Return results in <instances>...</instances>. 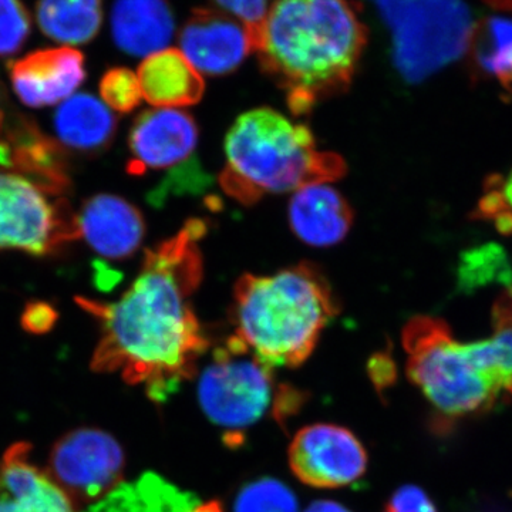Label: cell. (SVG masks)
<instances>
[{"label": "cell", "instance_id": "obj_1", "mask_svg": "<svg viewBox=\"0 0 512 512\" xmlns=\"http://www.w3.org/2000/svg\"><path fill=\"white\" fill-rule=\"evenodd\" d=\"M205 234L207 224L195 218L148 249L140 275L119 301L77 296V305L100 325L94 372L120 373L156 403L170 399L194 375L210 346L192 309L204 278L200 244Z\"/></svg>", "mask_w": 512, "mask_h": 512}, {"label": "cell", "instance_id": "obj_2", "mask_svg": "<svg viewBox=\"0 0 512 512\" xmlns=\"http://www.w3.org/2000/svg\"><path fill=\"white\" fill-rule=\"evenodd\" d=\"M249 35L262 70L302 116L349 89L369 30L350 0H274Z\"/></svg>", "mask_w": 512, "mask_h": 512}, {"label": "cell", "instance_id": "obj_3", "mask_svg": "<svg viewBox=\"0 0 512 512\" xmlns=\"http://www.w3.org/2000/svg\"><path fill=\"white\" fill-rule=\"evenodd\" d=\"M339 313L325 276L311 264L271 276L244 275L234 289L232 339L271 367H296L312 355Z\"/></svg>", "mask_w": 512, "mask_h": 512}, {"label": "cell", "instance_id": "obj_4", "mask_svg": "<svg viewBox=\"0 0 512 512\" xmlns=\"http://www.w3.org/2000/svg\"><path fill=\"white\" fill-rule=\"evenodd\" d=\"M346 171L342 157L318 150L308 127L262 107L239 116L228 131L220 185L249 207L265 195L339 180Z\"/></svg>", "mask_w": 512, "mask_h": 512}, {"label": "cell", "instance_id": "obj_5", "mask_svg": "<svg viewBox=\"0 0 512 512\" xmlns=\"http://www.w3.org/2000/svg\"><path fill=\"white\" fill-rule=\"evenodd\" d=\"M402 340L407 376L443 419L477 416L493 407L500 387L478 369L444 320L416 316L404 326Z\"/></svg>", "mask_w": 512, "mask_h": 512}, {"label": "cell", "instance_id": "obj_6", "mask_svg": "<svg viewBox=\"0 0 512 512\" xmlns=\"http://www.w3.org/2000/svg\"><path fill=\"white\" fill-rule=\"evenodd\" d=\"M383 19L392 29L394 66L410 83L463 55L473 32L464 0H406Z\"/></svg>", "mask_w": 512, "mask_h": 512}, {"label": "cell", "instance_id": "obj_7", "mask_svg": "<svg viewBox=\"0 0 512 512\" xmlns=\"http://www.w3.org/2000/svg\"><path fill=\"white\" fill-rule=\"evenodd\" d=\"M198 399L208 419L227 430H242L274 409L284 399L276 389L271 367L229 339L202 372Z\"/></svg>", "mask_w": 512, "mask_h": 512}, {"label": "cell", "instance_id": "obj_8", "mask_svg": "<svg viewBox=\"0 0 512 512\" xmlns=\"http://www.w3.org/2000/svg\"><path fill=\"white\" fill-rule=\"evenodd\" d=\"M80 238L77 215L16 173H0V251L49 256Z\"/></svg>", "mask_w": 512, "mask_h": 512}, {"label": "cell", "instance_id": "obj_9", "mask_svg": "<svg viewBox=\"0 0 512 512\" xmlns=\"http://www.w3.org/2000/svg\"><path fill=\"white\" fill-rule=\"evenodd\" d=\"M123 470V450L110 434L80 429L57 441L50 453L47 474L76 507L114 490Z\"/></svg>", "mask_w": 512, "mask_h": 512}, {"label": "cell", "instance_id": "obj_10", "mask_svg": "<svg viewBox=\"0 0 512 512\" xmlns=\"http://www.w3.org/2000/svg\"><path fill=\"white\" fill-rule=\"evenodd\" d=\"M289 466L309 487L340 488L363 477L367 454L349 430L335 424H312L293 437Z\"/></svg>", "mask_w": 512, "mask_h": 512}, {"label": "cell", "instance_id": "obj_11", "mask_svg": "<svg viewBox=\"0 0 512 512\" xmlns=\"http://www.w3.org/2000/svg\"><path fill=\"white\" fill-rule=\"evenodd\" d=\"M197 144L198 127L190 114L180 109L144 111L134 121L128 138V174L178 167L190 160Z\"/></svg>", "mask_w": 512, "mask_h": 512}, {"label": "cell", "instance_id": "obj_12", "mask_svg": "<svg viewBox=\"0 0 512 512\" xmlns=\"http://www.w3.org/2000/svg\"><path fill=\"white\" fill-rule=\"evenodd\" d=\"M181 52L200 73L222 76L234 72L252 53L244 23L218 10H192L180 35Z\"/></svg>", "mask_w": 512, "mask_h": 512}, {"label": "cell", "instance_id": "obj_13", "mask_svg": "<svg viewBox=\"0 0 512 512\" xmlns=\"http://www.w3.org/2000/svg\"><path fill=\"white\" fill-rule=\"evenodd\" d=\"M13 90L26 106H53L72 96L86 79V60L73 47H50L9 63Z\"/></svg>", "mask_w": 512, "mask_h": 512}, {"label": "cell", "instance_id": "obj_14", "mask_svg": "<svg viewBox=\"0 0 512 512\" xmlns=\"http://www.w3.org/2000/svg\"><path fill=\"white\" fill-rule=\"evenodd\" d=\"M0 140L8 144L16 174L53 197L69 190L70 178L62 147L22 114H0Z\"/></svg>", "mask_w": 512, "mask_h": 512}, {"label": "cell", "instance_id": "obj_15", "mask_svg": "<svg viewBox=\"0 0 512 512\" xmlns=\"http://www.w3.org/2000/svg\"><path fill=\"white\" fill-rule=\"evenodd\" d=\"M80 238L97 254L123 261L136 254L146 234L143 214L119 195L99 194L89 198L77 215Z\"/></svg>", "mask_w": 512, "mask_h": 512}, {"label": "cell", "instance_id": "obj_16", "mask_svg": "<svg viewBox=\"0 0 512 512\" xmlns=\"http://www.w3.org/2000/svg\"><path fill=\"white\" fill-rule=\"evenodd\" d=\"M32 447L13 444L0 458V512H74L62 488L30 463Z\"/></svg>", "mask_w": 512, "mask_h": 512}, {"label": "cell", "instance_id": "obj_17", "mask_svg": "<svg viewBox=\"0 0 512 512\" xmlns=\"http://www.w3.org/2000/svg\"><path fill=\"white\" fill-rule=\"evenodd\" d=\"M296 237L312 247H332L346 238L353 211L346 198L326 184H312L295 191L288 210Z\"/></svg>", "mask_w": 512, "mask_h": 512}, {"label": "cell", "instance_id": "obj_18", "mask_svg": "<svg viewBox=\"0 0 512 512\" xmlns=\"http://www.w3.org/2000/svg\"><path fill=\"white\" fill-rule=\"evenodd\" d=\"M110 23L116 46L137 57L164 50L175 30L173 10L167 0H116Z\"/></svg>", "mask_w": 512, "mask_h": 512}, {"label": "cell", "instance_id": "obj_19", "mask_svg": "<svg viewBox=\"0 0 512 512\" xmlns=\"http://www.w3.org/2000/svg\"><path fill=\"white\" fill-rule=\"evenodd\" d=\"M141 96L158 109H181L202 99L205 83L181 50L164 49L138 67Z\"/></svg>", "mask_w": 512, "mask_h": 512}, {"label": "cell", "instance_id": "obj_20", "mask_svg": "<svg viewBox=\"0 0 512 512\" xmlns=\"http://www.w3.org/2000/svg\"><path fill=\"white\" fill-rule=\"evenodd\" d=\"M53 124L60 143L82 153H97L109 147L117 130L116 117L109 107L87 93L64 101Z\"/></svg>", "mask_w": 512, "mask_h": 512}, {"label": "cell", "instance_id": "obj_21", "mask_svg": "<svg viewBox=\"0 0 512 512\" xmlns=\"http://www.w3.org/2000/svg\"><path fill=\"white\" fill-rule=\"evenodd\" d=\"M103 0H37V26L43 35L66 45H86L103 25Z\"/></svg>", "mask_w": 512, "mask_h": 512}, {"label": "cell", "instance_id": "obj_22", "mask_svg": "<svg viewBox=\"0 0 512 512\" xmlns=\"http://www.w3.org/2000/svg\"><path fill=\"white\" fill-rule=\"evenodd\" d=\"M471 62L480 76L512 90V19L491 16L473 26L468 43Z\"/></svg>", "mask_w": 512, "mask_h": 512}, {"label": "cell", "instance_id": "obj_23", "mask_svg": "<svg viewBox=\"0 0 512 512\" xmlns=\"http://www.w3.org/2000/svg\"><path fill=\"white\" fill-rule=\"evenodd\" d=\"M493 326V338L466 346L478 369L504 390L512 380V311L501 296L494 305Z\"/></svg>", "mask_w": 512, "mask_h": 512}, {"label": "cell", "instance_id": "obj_24", "mask_svg": "<svg viewBox=\"0 0 512 512\" xmlns=\"http://www.w3.org/2000/svg\"><path fill=\"white\" fill-rule=\"evenodd\" d=\"M458 288L474 292L487 285L512 286V264L500 245L485 244L468 249L458 265Z\"/></svg>", "mask_w": 512, "mask_h": 512}, {"label": "cell", "instance_id": "obj_25", "mask_svg": "<svg viewBox=\"0 0 512 512\" xmlns=\"http://www.w3.org/2000/svg\"><path fill=\"white\" fill-rule=\"evenodd\" d=\"M235 512H298L295 495L276 480H259L239 494Z\"/></svg>", "mask_w": 512, "mask_h": 512}, {"label": "cell", "instance_id": "obj_26", "mask_svg": "<svg viewBox=\"0 0 512 512\" xmlns=\"http://www.w3.org/2000/svg\"><path fill=\"white\" fill-rule=\"evenodd\" d=\"M32 30V18L22 0H0V57L20 52Z\"/></svg>", "mask_w": 512, "mask_h": 512}, {"label": "cell", "instance_id": "obj_27", "mask_svg": "<svg viewBox=\"0 0 512 512\" xmlns=\"http://www.w3.org/2000/svg\"><path fill=\"white\" fill-rule=\"evenodd\" d=\"M101 99L117 113H130L140 104L141 90L137 74L127 67L107 70L100 82Z\"/></svg>", "mask_w": 512, "mask_h": 512}, {"label": "cell", "instance_id": "obj_28", "mask_svg": "<svg viewBox=\"0 0 512 512\" xmlns=\"http://www.w3.org/2000/svg\"><path fill=\"white\" fill-rule=\"evenodd\" d=\"M478 214L493 221L504 234L512 232V170L507 177L490 178Z\"/></svg>", "mask_w": 512, "mask_h": 512}, {"label": "cell", "instance_id": "obj_29", "mask_svg": "<svg viewBox=\"0 0 512 512\" xmlns=\"http://www.w3.org/2000/svg\"><path fill=\"white\" fill-rule=\"evenodd\" d=\"M222 9L241 20L249 32L258 28L268 13L271 0H214Z\"/></svg>", "mask_w": 512, "mask_h": 512}, {"label": "cell", "instance_id": "obj_30", "mask_svg": "<svg viewBox=\"0 0 512 512\" xmlns=\"http://www.w3.org/2000/svg\"><path fill=\"white\" fill-rule=\"evenodd\" d=\"M386 512H437L433 501L416 485L400 488L386 505Z\"/></svg>", "mask_w": 512, "mask_h": 512}, {"label": "cell", "instance_id": "obj_31", "mask_svg": "<svg viewBox=\"0 0 512 512\" xmlns=\"http://www.w3.org/2000/svg\"><path fill=\"white\" fill-rule=\"evenodd\" d=\"M57 311L50 303L30 302L22 315V326L32 333H45L55 326Z\"/></svg>", "mask_w": 512, "mask_h": 512}, {"label": "cell", "instance_id": "obj_32", "mask_svg": "<svg viewBox=\"0 0 512 512\" xmlns=\"http://www.w3.org/2000/svg\"><path fill=\"white\" fill-rule=\"evenodd\" d=\"M96 281L97 285H99L103 291H107L110 286L116 284V274H114L113 269L100 265L96 271Z\"/></svg>", "mask_w": 512, "mask_h": 512}, {"label": "cell", "instance_id": "obj_33", "mask_svg": "<svg viewBox=\"0 0 512 512\" xmlns=\"http://www.w3.org/2000/svg\"><path fill=\"white\" fill-rule=\"evenodd\" d=\"M306 512H350L345 507L333 501H319V503L312 504Z\"/></svg>", "mask_w": 512, "mask_h": 512}, {"label": "cell", "instance_id": "obj_34", "mask_svg": "<svg viewBox=\"0 0 512 512\" xmlns=\"http://www.w3.org/2000/svg\"><path fill=\"white\" fill-rule=\"evenodd\" d=\"M372 2L376 3L377 8L380 10V15L384 18L387 13L392 12V10L397 8V6H399L400 3H403L404 0H372Z\"/></svg>", "mask_w": 512, "mask_h": 512}, {"label": "cell", "instance_id": "obj_35", "mask_svg": "<svg viewBox=\"0 0 512 512\" xmlns=\"http://www.w3.org/2000/svg\"><path fill=\"white\" fill-rule=\"evenodd\" d=\"M495 9L512 10V0H485Z\"/></svg>", "mask_w": 512, "mask_h": 512}, {"label": "cell", "instance_id": "obj_36", "mask_svg": "<svg viewBox=\"0 0 512 512\" xmlns=\"http://www.w3.org/2000/svg\"><path fill=\"white\" fill-rule=\"evenodd\" d=\"M501 298H503L504 301L508 303V306H510L512 311V286L511 288H508L507 291L503 293V295H501Z\"/></svg>", "mask_w": 512, "mask_h": 512}, {"label": "cell", "instance_id": "obj_37", "mask_svg": "<svg viewBox=\"0 0 512 512\" xmlns=\"http://www.w3.org/2000/svg\"><path fill=\"white\" fill-rule=\"evenodd\" d=\"M504 390H507L508 393L512 394V380H510V382L505 384Z\"/></svg>", "mask_w": 512, "mask_h": 512}, {"label": "cell", "instance_id": "obj_38", "mask_svg": "<svg viewBox=\"0 0 512 512\" xmlns=\"http://www.w3.org/2000/svg\"><path fill=\"white\" fill-rule=\"evenodd\" d=\"M3 111L5 110L2 109V90H0V114H2Z\"/></svg>", "mask_w": 512, "mask_h": 512}]
</instances>
